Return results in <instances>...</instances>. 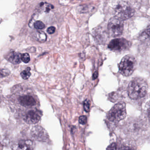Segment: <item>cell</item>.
Wrapping results in <instances>:
<instances>
[{
	"mask_svg": "<svg viewBox=\"0 0 150 150\" xmlns=\"http://www.w3.org/2000/svg\"><path fill=\"white\" fill-rule=\"evenodd\" d=\"M115 16L121 20H125L134 16L135 10L129 3L122 1L118 3L114 8Z\"/></svg>",
	"mask_w": 150,
	"mask_h": 150,
	"instance_id": "7a4b0ae2",
	"label": "cell"
},
{
	"mask_svg": "<svg viewBox=\"0 0 150 150\" xmlns=\"http://www.w3.org/2000/svg\"><path fill=\"white\" fill-rule=\"evenodd\" d=\"M90 102L89 100L87 99L85 100L83 103L84 109L85 112H88L90 110Z\"/></svg>",
	"mask_w": 150,
	"mask_h": 150,
	"instance_id": "2e32d148",
	"label": "cell"
},
{
	"mask_svg": "<svg viewBox=\"0 0 150 150\" xmlns=\"http://www.w3.org/2000/svg\"><path fill=\"white\" fill-rule=\"evenodd\" d=\"M122 150H133L132 149H130V148H128V147H126V148L123 149Z\"/></svg>",
	"mask_w": 150,
	"mask_h": 150,
	"instance_id": "7402d4cb",
	"label": "cell"
},
{
	"mask_svg": "<svg viewBox=\"0 0 150 150\" xmlns=\"http://www.w3.org/2000/svg\"><path fill=\"white\" fill-rule=\"evenodd\" d=\"M79 122L82 125H85L87 122V117L85 115H82L79 117Z\"/></svg>",
	"mask_w": 150,
	"mask_h": 150,
	"instance_id": "e0dca14e",
	"label": "cell"
},
{
	"mask_svg": "<svg viewBox=\"0 0 150 150\" xmlns=\"http://www.w3.org/2000/svg\"><path fill=\"white\" fill-rule=\"evenodd\" d=\"M30 71H31V68L30 67H27L25 70L21 72L20 75L23 79H27L30 77L31 75Z\"/></svg>",
	"mask_w": 150,
	"mask_h": 150,
	"instance_id": "4fadbf2b",
	"label": "cell"
},
{
	"mask_svg": "<svg viewBox=\"0 0 150 150\" xmlns=\"http://www.w3.org/2000/svg\"><path fill=\"white\" fill-rule=\"evenodd\" d=\"M136 60L134 57L131 55H127L123 57L119 64V72L123 76H130L136 68Z\"/></svg>",
	"mask_w": 150,
	"mask_h": 150,
	"instance_id": "277c9868",
	"label": "cell"
},
{
	"mask_svg": "<svg viewBox=\"0 0 150 150\" xmlns=\"http://www.w3.org/2000/svg\"><path fill=\"white\" fill-rule=\"evenodd\" d=\"M127 115L126 104L119 102L114 106L107 114V119L111 122H118L123 120Z\"/></svg>",
	"mask_w": 150,
	"mask_h": 150,
	"instance_id": "3957f363",
	"label": "cell"
},
{
	"mask_svg": "<svg viewBox=\"0 0 150 150\" xmlns=\"http://www.w3.org/2000/svg\"><path fill=\"white\" fill-rule=\"evenodd\" d=\"M42 114L38 110H31L25 115L24 120L29 124H33L39 121Z\"/></svg>",
	"mask_w": 150,
	"mask_h": 150,
	"instance_id": "52a82bcc",
	"label": "cell"
},
{
	"mask_svg": "<svg viewBox=\"0 0 150 150\" xmlns=\"http://www.w3.org/2000/svg\"><path fill=\"white\" fill-rule=\"evenodd\" d=\"M148 113H149V116L150 118V103L149 104V108H148Z\"/></svg>",
	"mask_w": 150,
	"mask_h": 150,
	"instance_id": "44dd1931",
	"label": "cell"
},
{
	"mask_svg": "<svg viewBox=\"0 0 150 150\" xmlns=\"http://www.w3.org/2000/svg\"><path fill=\"white\" fill-rule=\"evenodd\" d=\"M21 59L23 62L25 63H27L30 62V55L27 53L22 54L21 55Z\"/></svg>",
	"mask_w": 150,
	"mask_h": 150,
	"instance_id": "9a60e30c",
	"label": "cell"
},
{
	"mask_svg": "<svg viewBox=\"0 0 150 150\" xmlns=\"http://www.w3.org/2000/svg\"><path fill=\"white\" fill-rule=\"evenodd\" d=\"M98 76V72H96L94 73L93 75V79H96Z\"/></svg>",
	"mask_w": 150,
	"mask_h": 150,
	"instance_id": "ffe728a7",
	"label": "cell"
},
{
	"mask_svg": "<svg viewBox=\"0 0 150 150\" xmlns=\"http://www.w3.org/2000/svg\"><path fill=\"white\" fill-rule=\"evenodd\" d=\"M35 37L37 40L39 42H44L46 40V34L41 31H37L35 33Z\"/></svg>",
	"mask_w": 150,
	"mask_h": 150,
	"instance_id": "8fae6325",
	"label": "cell"
},
{
	"mask_svg": "<svg viewBox=\"0 0 150 150\" xmlns=\"http://www.w3.org/2000/svg\"><path fill=\"white\" fill-rule=\"evenodd\" d=\"M55 31V28L54 26H50L47 30V32L48 34H52L54 33Z\"/></svg>",
	"mask_w": 150,
	"mask_h": 150,
	"instance_id": "ac0fdd59",
	"label": "cell"
},
{
	"mask_svg": "<svg viewBox=\"0 0 150 150\" xmlns=\"http://www.w3.org/2000/svg\"><path fill=\"white\" fill-rule=\"evenodd\" d=\"M124 24L122 20L116 17L112 18L108 24V30L109 34L112 37L120 36L123 32Z\"/></svg>",
	"mask_w": 150,
	"mask_h": 150,
	"instance_id": "5b68a950",
	"label": "cell"
},
{
	"mask_svg": "<svg viewBox=\"0 0 150 150\" xmlns=\"http://www.w3.org/2000/svg\"><path fill=\"white\" fill-rule=\"evenodd\" d=\"M21 55L22 54H21L18 53L13 51V52H10L7 55V59L12 64L15 65L18 64L22 61Z\"/></svg>",
	"mask_w": 150,
	"mask_h": 150,
	"instance_id": "30bf717a",
	"label": "cell"
},
{
	"mask_svg": "<svg viewBox=\"0 0 150 150\" xmlns=\"http://www.w3.org/2000/svg\"><path fill=\"white\" fill-rule=\"evenodd\" d=\"M116 148H117V145L115 143H113L110 144L107 149V150H116Z\"/></svg>",
	"mask_w": 150,
	"mask_h": 150,
	"instance_id": "d6986e66",
	"label": "cell"
},
{
	"mask_svg": "<svg viewBox=\"0 0 150 150\" xmlns=\"http://www.w3.org/2000/svg\"><path fill=\"white\" fill-rule=\"evenodd\" d=\"M34 27L37 30H42L45 27V24L41 21H37L34 23Z\"/></svg>",
	"mask_w": 150,
	"mask_h": 150,
	"instance_id": "5bb4252c",
	"label": "cell"
},
{
	"mask_svg": "<svg viewBox=\"0 0 150 150\" xmlns=\"http://www.w3.org/2000/svg\"><path fill=\"white\" fill-rule=\"evenodd\" d=\"M12 150H33V142L30 140L19 141L13 145Z\"/></svg>",
	"mask_w": 150,
	"mask_h": 150,
	"instance_id": "ba28073f",
	"label": "cell"
},
{
	"mask_svg": "<svg viewBox=\"0 0 150 150\" xmlns=\"http://www.w3.org/2000/svg\"><path fill=\"white\" fill-rule=\"evenodd\" d=\"M130 47V42L124 38L112 40L108 46V48L110 50L117 52H121L127 50Z\"/></svg>",
	"mask_w": 150,
	"mask_h": 150,
	"instance_id": "8992f818",
	"label": "cell"
},
{
	"mask_svg": "<svg viewBox=\"0 0 150 150\" xmlns=\"http://www.w3.org/2000/svg\"><path fill=\"white\" fill-rule=\"evenodd\" d=\"M18 101L22 106L25 107H32L36 104L35 99L32 96L28 95L19 97Z\"/></svg>",
	"mask_w": 150,
	"mask_h": 150,
	"instance_id": "9c48e42d",
	"label": "cell"
},
{
	"mask_svg": "<svg viewBox=\"0 0 150 150\" xmlns=\"http://www.w3.org/2000/svg\"><path fill=\"white\" fill-rule=\"evenodd\" d=\"M148 89V84L144 79L135 78L129 85L128 95L132 99H139L146 95Z\"/></svg>",
	"mask_w": 150,
	"mask_h": 150,
	"instance_id": "6da1fadb",
	"label": "cell"
},
{
	"mask_svg": "<svg viewBox=\"0 0 150 150\" xmlns=\"http://www.w3.org/2000/svg\"><path fill=\"white\" fill-rule=\"evenodd\" d=\"M140 38L142 40H150V25L142 33Z\"/></svg>",
	"mask_w": 150,
	"mask_h": 150,
	"instance_id": "7c38bea8",
	"label": "cell"
}]
</instances>
